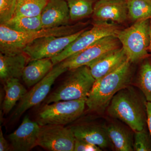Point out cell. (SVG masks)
I'll return each instance as SVG.
<instances>
[{"label": "cell", "mask_w": 151, "mask_h": 151, "mask_svg": "<svg viewBox=\"0 0 151 151\" xmlns=\"http://www.w3.org/2000/svg\"><path fill=\"white\" fill-rule=\"evenodd\" d=\"M75 137L69 127L60 125L40 126L37 145L51 151H73Z\"/></svg>", "instance_id": "11"}, {"label": "cell", "mask_w": 151, "mask_h": 151, "mask_svg": "<svg viewBox=\"0 0 151 151\" xmlns=\"http://www.w3.org/2000/svg\"><path fill=\"white\" fill-rule=\"evenodd\" d=\"M128 59L124 49L121 47L109 52L87 66L95 81H97L119 68Z\"/></svg>", "instance_id": "16"}, {"label": "cell", "mask_w": 151, "mask_h": 151, "mask_svg": "<svg viewBox=\"0 0 151 151\" xmlns=\"http://www.w3.org/2000/svg\"><path fill=\"white\" fill-rule=\"evenodd\" d=\"M43 28L69 25L70 13L65 0H49L40 14Z\"/></svg>", "instance_id": "14"}, {"label": "cell", "mask_w": 151, "mask_h": 151, "mask_svg": "<svg viewBox=\"0 0 151 151\" xmlns=\"http://www.w3.org/2000/svg\"><path fill=\"white\" fill-rule=\"evenodd\" d=\"M48 1L17 0L14 16L35 17L40 15Z\"/></svg>", "instance_id": "24"}, {"label": "cell", "mask_w": 151, "mask_h": 151, "mask_svg": "<svg viewBox=\"0 0 151 151\" xmlns=\"http://www.w3.org/2000/svg\"><path fill=\"white\" fill-rule=\"evenodd\" d=\"M4 25L18 32L35 31L43 28L40 15L35 17L14 16Z\"/></svg>", "instance_id": "21"}, {"label": "cell", "mask_w": 151, "mask_h": 151, "mask_svg": "<svg viewBox=\"0 0 151 151\" xmlns=\"http://www.w3.org/2000/svg\"><path fill=\"white\" fill-rule=\"evenodd\" d=\"M149 37H150V45L148 47V51L151 53V18L150 19L149 24Z\"/></svg>", "instance_id": "31"}, {"label": "cell", "mask_w": 151, "mask_h": 151, "mask_svg": "<svg viewBox=\"0 0 151 151\" xmlns=\"http://www.w3.org/2000/svg\"><path fill=\"white\" fill-rule=\"evenodd\" d=\"M70 13V20H79L92 15L97 0H65Z\"/></svg>", "instance_id": "23"}, {"label": "cell", "mask_w": 151, "mask_h": 151, "mask_svg": "<svg viewBox=\"0 0 151 151\" xmlns=\"http://www.w3.org/2000/svg\"><path fill=\"white\" fill-rule=\"evenodd\" d=\"M128 15L132 20L151 18V0H127Z\"/></svg>", "instance_id": "25"}, {"label": "cell", "mask_w": 151, "mask_h": 151, "mask_svg": "<svg viewBox=\"0 0 151 151\" xmlns=\"http://www.w3.org/2000/svg\"><path fill=\"white\" fill-rule=\"evenodd\" d=\"M10 147L7 141L4 137L1 128L0 129V151H7L9 150Z\"/></svg>", "instance_id": "29"}, {"label": "cell", "mask_w": 151, "mask_h": 151, "mask_svg": "<svg viewBox=\"0 0 151 151\" xmlns=\"http://www.w3.org/2000/svg\"><path fill=\"white\" fill-rule=\"evenodd\" d=\"M86 101V99H81L46 104L38 113L36 122L40 126L70 124L83 114Z\"/></svg>", "instance_id": "6"}, {"label": "cell", "mask_w": 151, "mask_h": 151, "mask_svg": "<svg viewBox=\"0 0 151 151\" xmlns=\"http://www.w3.org/2000/svg\"><path fill=\"white\" fill-rule=\"evenodd\" d=\"M135 132L134 151H151V135L147 127Z\"/></svg>", "instance_id": "26"}, {"label": "cell", "mask_w": 151, "mask_h": 151, "mask_svg": "<svg viewBox=\"0 0 151 151\" xmlns=\"http://www.w3.org/2000/svg\"><path fill=\"white\" fill-rule=\"evenodd\" d=\"M76 139L94 144L101 149L110 147L111 143L108 137L105 126L96 124L84 123L69 127Z\"/></svg>", "instance_id": "15"}, {"label": "cell", "mask_w": 151, "mask_h": 151, "mask_svg": "<svg viewBox=\"0 0 151 151\" xmlns=\"http://www.w3.org/2000/svg\"><path fill=\"white\" fill-rule=\"evenodd\" d=\"M147 127L151 135V103L147 102Z\"/></svg>", "instance_id": "30"}, {"label": "cell", "mask_w": 151, "mask_h": 151, "mask_svg": "<svg viewBox=\"0 0 151 151\" xmlns=\"http://www.w3.org/2000/svg\"><path fill=\"white\" fill-rule=\"evenodd\" d=\"M101 149L94 144L76 139L73 151H101Z\"/></svg>", "instance_id": "28"}, {"label": "cell", "mask_w": 151, "mask_h": 151, "mask_svg": "<svg viewBox=\"0 0 151 151\" xmlns=\"http://www.w3.org/2000/svg\"><path fill=\"white\" fill-rule=\"evenodd\" d=\"M147 101L142 92L129 86L113 97L107 109L108 115L129 126L134 132L147 127Z\"/></svg>", "instance_id": "1"}, {"label": "cell", "mask_w": 151, "mask_h": 151, "mask_svg": "<svg viewBox=\"0 0 151 151\" xmlns=\"http://www.w3.org/2000/svg\"><path fill=\"white\" fill-rule=\"evenodd\" d=\"M120 27L114 22H94L91 29L85 30L58 55L51 58L54 65L73 55L84 50L101 39L108 36L117 35Z\"/></svg>", "instance_id": "7"}, {"label": "cell", "mask_w": 151, "mask_h": 151, "mask_svg": "<svg viewBox=\"0 0 151 151\" xmlns=\"http://www.w3.org/2000/svg\"><path fill=\"white\" fill-rule=\"evenodd\" d=\"M121 47L122 45L116 36H108L97 41L84 50L69 57L60 63L68 70L85 65L89 66L105 55Z\"/></svg>", "instance_id": "9"}, {"label": "cell", "mask_w": 151, "mask_h": 151, "mask_svg": "<svg viewBox=\"0 0 151 151\" xmlns=\"http://www.w3.org/2000/svg\"><path fill=\"white\" fill-rule=\"evenodd\" d=\"M17 0H0V24H5L15 15Z\"/></svg>", "instance_id": "27"}, {"label": "cell", "mask_w": 151, "mask_h": 151, "mask_svg": "<svg viewBox=\"0 0 151 151\" xmlns=\"http://www.w3.org/2000/svg\"><path fill=\"white\" fill-rule=\"evenodd\" d=\"M5 95L2 104L4 113L8 114L27 93V91L20 82L19 78H12L4 82Z\"/></svg>", "instance_id": "20"}, {"label": "cell", "mask_w": 151, "mask_h": 151, "mask_svg": "<svg viewBox=\"0 0 151 151\" xmlns=\"http://www.w3.org/2000/svg\"><path fill=\"white\" fill-rule=\"evenodd\" d=\"M108 137L117 151H132L134 140L129 131L116 124H110L105 126Z\"/></svg>", "instance_id": "19"}, {"label": "cell", "mask_w": 151, "mask_h": 151, "mask_svg": "<svg viewBox=\"0 0 151 151\" xmlns=\"http://www.w3.org/2000/svg\"><path fill=\"white\" fill-rule=\"evenodd\" d=\"M69 71L62 84L45 99L46 104L86 99L95 82L89 67L85 65Z\"/></svg>", "instance_id": "4"}, {"label": "cell", "mask_w": 151, "mask_h": 151, "mask_svg": "<svg viewBox=\"0 0 151 151\" xmlns=\"http://www.w3.org/2000/svg\"><path fill=\"white\" fill-rule=\"evenodd\" d=\"M29 60L24 52L14 54L0 53V78L3 82L12 78L22 77Z\"/></svg>", "instance_id": "17"}, {"label": "cell", "mask_w": 151, "mask_h": 151, "mask_svg": "<svg viewBox=\"0 0 151 151\" xmlns=\"http://www.w3.org/2000/svg\"><path fill=\"white\" fill-rule=\"evenodd\" d=\"M87 29H82L69 35L47 36L33 41L23 52L31 60L52 58L58 55Z\"/></svg>", "instance_id": "8"}, {"label": "cell", "mask_w": 151, "mask_h": 151, "mask_svg": "<svg viewBox=\"0 0 151 151\" xmlns=\"http://www.w3.org/2000/svg\"><path fill=\"white\" fill-rule=\"evenodd\" d=\"M141 62L136 86L142 93L147 102L151 103V55Z\"/></svg>", "instance_id": "22"}, {"label": "cell", "mask_w": 151, "mask_h": 151, "mask_svg": "<svg viewBox=\"0 0 151 151\" xmlns=\"http://www.w3.org/2000/svg\"><path fill=\"white\" fill-rule=\"evenodd\" d=\"M40 129V126L37 122L25 116L18 128L8 136L14 150L29 151L38 146Z\"/></svg>", "instance_id": "12"}, {"label": "cell", "mask_w": 151, "mask_h": 151, "mask_svg": "<svg viewBox=\"0 0 151 151\" xmlns=\"http://www.w3.org/2000/svg\"><path fill=\"white\" fill-rule=\"evenodd\" d=\"M60 63L55 65L47 75L32 89L25 94L20 100L13 115L14 120L18 119L30 108L36 106L42 102L48 96L51 86L60 76L67 71Z\"/></svg>", "instance_id": "10"}, {"label": "cell", "mask_w": 151, "mask_h": 151, "mask_svg": "<svg viewBox=\"0 0 151 151\" xmlns=\"http://www.w3.org/2000/svg\"><path fill=\"white\" fill-rule=\"evenodd\" d=\"M132 63L128 59L116 70L95 81L86 99L88 111L104 113L116 93L130 85L133 74Z\"/></svg>", "instance_id": "2"}, {"label": "cell", "mask_w": 151, "mask_h": 151, "mask_svg": "<svg viewBox=\"0 0 151 151\" xmlns=\"http://www.w3.org/2000/svg\"><path fill=\"white\" fill-rule=\"evenodd\" d=\"M83 24L67 25L42 28L29 32H18L11 29L5 25H0V51L5 54H14L23 52L28 44L40 38L47 36H61L77 32Z\"/></svg>", "instance_id": "3"}, {"label": "cell", "mask_w": 151, "mask_h": 151, "mask_svg": "<svg viewBox=\"0 0 151 151\" xmlns=\"http://www.w3.org/2000/svg\"><path fill=\"white\" fill-rule=\"evenodd\" d=\"M150 21V19L137 21L130 27L120 29L116 35L132 63L141 62L150 55L148 51Z\"/></svg>", "instance_id": "5"}, {"label": "cell", "mask_w": 151, "mask_h": 151, "mask_svg": "<svg viewBox=\"0 0 151 151\" xmlns=\"http://www.w3.org/2000/svg\"><path fill=\"white\" fill-rule=\"evenodd\" d=\"M92 15L94 22L123 23L129 18L127 0H97Z\"/></svg>", "instance_id": "13"}, {"label": "cell", "mask_w": 151, "mask_h": 151, "mask_svg": "<svg viewBox=\"0 0 151 151\" xmlns=\"http://www.w3.org/2000/svg\"><path fill=\"white\" fill-rule=\"evenodd\" d=\"M54 65L51 58L31 60L24 69L22 78L28 87H31L43 79Z\"/></svg>", "instance_id": "18"}]
</instances>
